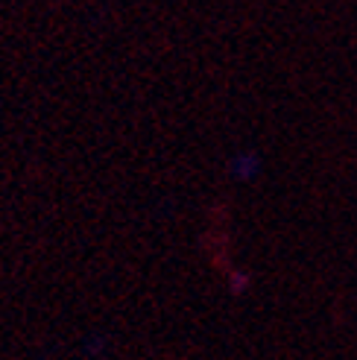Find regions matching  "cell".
Returning a JSON list of instances; mask_svg holds the SVG:
<instances>
[{
  "label": "cell",
  "instance_id": "1",
  "mask_svg": "<svg viewBox=\"0 0 357 360\" xmlns=\"http://www.w3.org/2000/svg\"><path fill=\"white\" fill-rule=\"evenodd\" d=\"M231 170H235L238 179H246V176H252L258 170V158L255 155H238V161L231 165Z\"/></svg>",
  "mask_w": 357,
  "mask_h": 360
}]
</instances>
